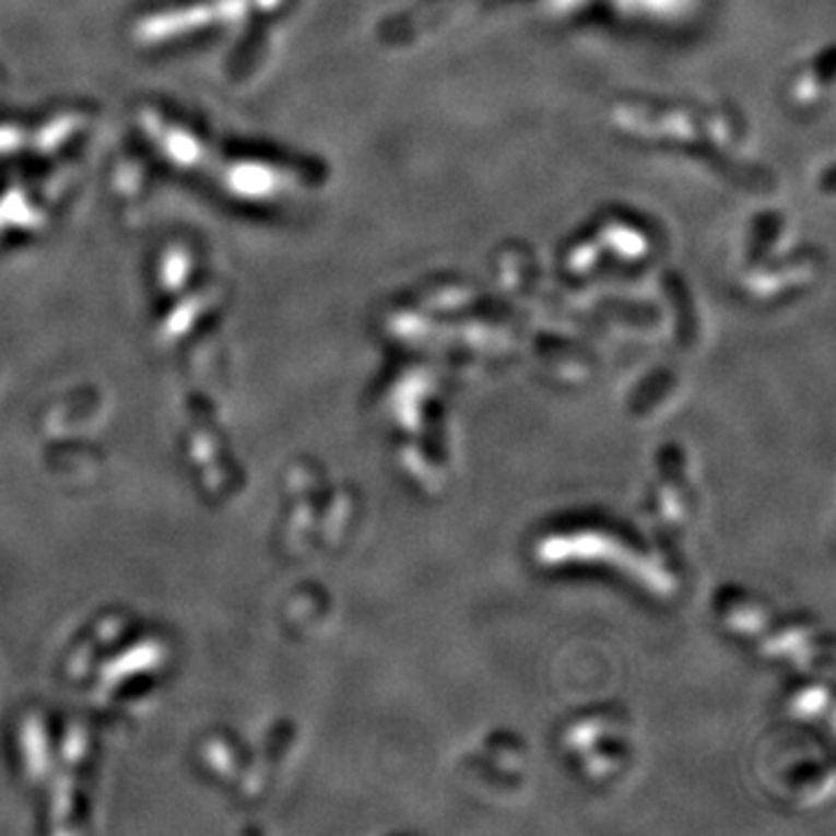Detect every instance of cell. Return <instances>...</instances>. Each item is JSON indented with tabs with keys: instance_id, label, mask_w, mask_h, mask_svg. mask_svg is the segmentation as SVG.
<instances>
[]
</instances>
